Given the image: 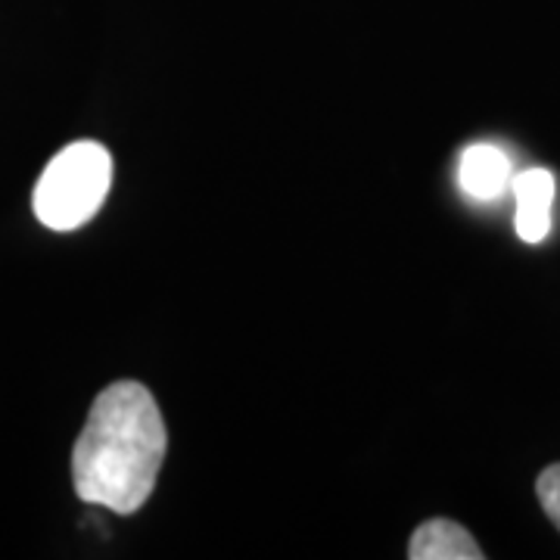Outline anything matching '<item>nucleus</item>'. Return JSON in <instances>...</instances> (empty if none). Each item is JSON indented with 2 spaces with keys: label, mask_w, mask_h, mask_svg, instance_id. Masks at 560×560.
<instances>
[{
  "label": "nucleus",
  "mask_w": 560,
  "mask_h": 560,
  "mask_svg": "<svg viewBox=\"0 0 560 560\" xmlns=\"http://www.w3.org/2000/svg\"><path fill=\"white\" fill-rule=\"evenodd\" d=\"M168 452L165 420L153 393L116 381L94 399L72 448V482L81 501L135 514L153 495Z\"/></svg>",
  "instance_id": "obj_1"
},
{
  "label": "nucleus",
  "mask_w": 560,
  "mask_h": 560,
  "mask_svg": "<svg viewBox=\"0 0 560 560\" xmlns=\"http://www.w3.org/2000/svg\"><path fill=\"white\" fill-rule=\"evenodd\" d=\"M113 187V156L97 140L62 147L35 184L32 209L50 231H79L94 219Z\"/></svg>",
  "instance_id": "obj_2"
},
{
  "label": "nucleus",
  "mask_w": 560,
  "mask_h": 560,
  "mask_svg": "<svg viewBox=\"0 0 560 560\" xmlns=\"http://www.w3.org/2000/svg\"><path fill=\"white\" fill-rule=\"evenodd\" d=\"M517 194V234L526 243H541L551 231L555 175L548 168H526L514 178Z\"/></svg>",
  "instance_id": "obj_3"
},
{
  "label": "nucleus",
  "mask_w": 560,
  "mask_h": 560,
  "mask_svg": "<svg viewBox=\"0 0 560 560\" xmlns=\"http://www.w3.org/2000/svg\"><path fill=\"white\" fill-rule=\"evenodd\" d=\"M408 558L411 560H482V548L477 539L455 521L433 517L420 523L408 541Z\"/></svg>",
  "instance_id": "obj_4"
},
{
  "label": "nucleus",
  "mask_w": 560,
  "mask_h": 560,
  "mask_svg": "<svg viewBox=\"0 0 560 560\" xmlns=\"http://www.w3.org/2000/svg\"><path fill=\"white\" fill-rule=\"evenodd\" d=\"M511 180V160L501 153L499 147L477 143L467 147L460 156V187L474 200H495Z\"/></svg>",
  "instance_id": "obj_5"
},
{
  "label": "nucleus",
  "mask_w": 560,
  "mask_h": 560,
  "mask_svg": "<svg viewBox=\"0 0 560 560\" xmlns=\"http://www.w3.org/2000/svg\"><path fill=\"white\" fill-rule=\"evenodd\" d=\"M536 499H539L545 517L560 529V460L548 464L536 480Z\"/></svg>",
  "instance_id": "obj_6"
}]
</instances>
